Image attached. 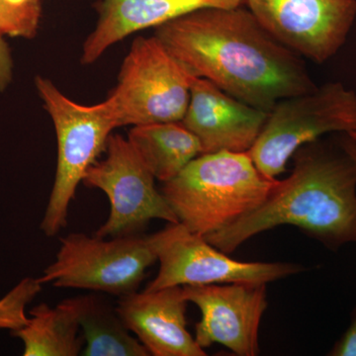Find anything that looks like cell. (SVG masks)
<instances>
[{"instance_id":"1","label":"cell","mask_w":356,"mask_h":356,"mask_svg":"<svg viewBox=\"0 0 356 356\" xmlns=\"http://www.w3.org/2000/svg\"><path fill=\"white\" fill-rule=\"evenodd\" d=\"M154 36L192 76L266 112L317 88L303 58L243 6L192 11L154 28Z\"/></svg>"},{"instance_id":"2","label":"cell","mask_w":356,"mask_h":356,"mask_svg":"<svg viewBox=\"0 0 356 356\" xmlns=\"http://www.w3.org/2000/svg\"><path fill=\"white\" fill-rule=\"evenodd\" d=\"M294 168L268 197L219 231L204 236L226 254L267 229L291 225L327 247L356 243V161L317 140L294 154Z\"/></svg>"},{"instance_id":"3","label":"cell","mask_w":356,"mask_h":356,"mask_svg":"<svg viewBox=\"0 0 356 356\" xmlns=\"http://www.w3.org/2000/svg\"><path fill=\"white\" fill-rule=\"evenodd\" d=\"M276 180L259 172L248 152L221 151L194 159L161 193L178 222L204 236L259 207Z\"/></svg>"},{"instance_id":"4","label":"cell","mask_w":356,"mask_h":356,"mask_svg":"<svg viewBox=\"0 0 356 356\" xmlns=\"http://www.w3.org/2000/svg\"><path fill=\"white\" fill-rule=\"evenodd\" d=\"M35 86L57 134V172L40 225L44 235L54 236L67 226L77 187L119 126L108 98L95 105L79 104L46 77L36 76Z\"/></svg>"},{"instance_id":"5","label":"cell","mask_w":356,"mask_h":356,"mask_svg":"<svg viewBox=\"0 0 356 356\" xmlns=\"http://www.w3.org/2000/svg\"><path fill=\"white\" fill-rule=\"evenodd\" d=\"M156 261V233L114 238L72 233L60 238L55 261L38 280L54 287L121 297L138 291L147 269Z\"/></svg>"},{"instance_id":"6","label":"cell","mask_w":356,"mask_h":356,"mask_svg":"<svg viewBox=\"0 0 356 356\" xmlns=\"http://www.w3.org/2000/svg\"><path fill=\"white\" fill-rule=\"evenodd\" d=\"M332 132H356V93L341 83L276 103L248 154L262 175L276 179L300 147Z\"/></svg>"},{"instance_id":"7","label":"cell","mask_w":356,"mask_h":356,"mask_svg":"<svg viewBox=\"0 0 356 356\" xmlns=\"http://www.w3.org/2000/svg\"><path fill=\"white\" fill-rule=\"evenodd\" d=\"M191 76L154 35L136 38L107 97L119 127L181 121Z\"/></svg>"},{"instance_id":"8","label":"cell","mask_w":356,"mask_h":356,"mask_svg":"<svg viewBox=\"0 0 356 356\" xmlns=\"http://www.w3.org/2000/svg\"><path fill=\"white\" fill-rule=\"evenodd\" d=\"M106 156L95 161L84 175L83 184L104 192L109 199L106 222L95 232L102 238L142 234L152 220L177 224L170 206L154 185L153 173L145 165L128 139L111 134Z\"/></svg>"},{"instance_id":"9","label":"cell","mask_w":356,"mask_h":356,"mask_svg":"<svg viewBox=\"0 0 356 356\" xmlns=\"http://www.w3.org/2000/svg\"><path fill=\"white\" fill-rule=\"evenodd\" d=\"M156 235L159 269L146 291L186 285L266 284L303 270L297 264L235 261L180 222L168 225Z\"/></svg>"},{"instance_id":"10","label":"cell","mask_w":356,"mask_h":356,"mask_svg":"<svg viewBox=\"0 0 356 356\" xmlns=\"http://www.w3.org/2000/svg\"><path fill=\"white\" fill-rule=\"evenodd\" d=\"M274 39L324 64L341 50L356 19V0H245Z\"/></svg>"},{"instance_id":"11","label":"cell","mask_w":356,"mask_h":356,"mask_svg":"<svg viewBox=\"0 0 356 356\" xmlns=\"http://www.w3.org/2000/svg\"><path fill=\"white\" fill-rule=\"evenodd\" d=\"M187 302L200 309L195 339L202 348L218 343L236 355L259 353V331L267 308L266 283L182 286Z\"/></svg>"},{"instance_id":"12","label":"cell","mask_w":356,"mask_h":356,"mask_svg":"<svg viewBox=\"0 0 356 356\" xmlns=\"http://www.w3.org/2000/svg\"><path fill=\"white\" fill-rule=\"evenodd\" d=\"M268 112L225 92L202 77L191 76V97L181 123L200 142L202 154L248 153Z\"/></svg>"},{"instance_id":"13","label":"cell","mask_w":356,"mask_h":356,"mask_svg":"<svg viewBox=\"0 0 356 356\" xmlns=\"http://www.w3.org/2000/svg\"><path fill=\"white\" fill-rule=\"evenodd\" d=\"M182 286L133 292L119 297L117 311L129 331L154 356H205L186 329Z\"/></svg>"},{"instance_id":"14","label":"cell","mask_w":356,"mask_h":356,"mask_svg":"<svg viewBox=\"0 0 356 356\" xmlns=\"http://www.w3.org/2000/svg\"><path fill=\"white\" fill-rule=\"evenodd\" d=\"M245 0H100L99 19L84 42L81 63H95L105 51L133 33L156 28L206 7L234 8Z\"/></svg>"},{"instance_id":"15","label":"cell","mask_w":356,"mask_h":356,"mask_svg":"<svg viewBox=\"0 0 356 356\" xmlns=\"http://www.w3.org/2000/svg\"><path fill=\"white\" fill-rule=\"evenodd\" d=\"M129 143L159 181H170L202 154L197 138L181 121L134 126Z\"/></svg>"},{"instance_id":"16","label":"cell","mask_w":356,"mask_h":356,"mask_svg":"<svg viewBox=\"0 0 356 356\" xmlns=\"http://www.w3.org/2000/svg\"><path fill=\"white\" fill-rule=\"evenodd\" d=\"M83 331L84 356H147L149 351L132 336L116 307L97 294L70 298Z\"/></svg>"},{"instance_id":"17","label":"cell","mask_w":356,"mask_h":356,"mask_svg":"<svg viewBox=\"0 0 356 356\" xmlns=\"http://www.w3.org/2000/svg\"><path fill=\"white\" fill-rule=\"evenodd\" d=\"M31 318L11 332L24 344V356H76L84 348L76 311L70 298L51 307L42 303L30 311Z\"/></svg>"},{"instance_id":"18","label":"cell","mask_w":356,"mask_h":356,"mask_svg":"<svg viewBox=\"0 0 356 356\" xmlns=\"http://www.w3.org/2000/svg\"><path fill=\"white\" fill-rule=\"evenodd\" d=\"M38 278H24L0 299V330L20 329L27 323L26 307L41 292Z\"/></svg>"},{"instance_id":"19","label":"cell","mask_w":356,"mask_h":356,"mask_svg":"<svg viewBox=\"0 0 356 356\" xmlns=\"http://www.w3.org/2000/svg\"><path fill=\"white\" fill-rule=\"evenodd\" d=\"M41 15V0L26 6H14L6 0H0V33L15 38H34Z\"/></svg>"},{"instance_id":"20","label":"cell","mask_w":356,"mask_h":356,"mask_svg":"<svg viewBox=\"0 0 356 356\" xmlns=\"http://www.w3.org/2000/svg\"><path fill=\"white\" fill-rule=\"evenodd\" d=\"M330 355L356 356V308L353 312L350 327L341 339L334 344Z\"/></svg>"},{"instance_id":"21","label":"cell","mask_w":356,"mask_h":356,"mask_svg":"<svg viewBox=\"0 0 356 356\" xmlns=\"http://www.w3.org/2000/svg\"><path fill=\"white\" fill-rule=\"evenodd\" d=\"M0 33V92L6 90L13 79V60L10 49Z\"/></svg>"},{"instance_id":"22","label":"cell","mask_w":356,"mask_h":356,"mask_svg":"<svg viewBox=\"0 0 356 356\" xmlns=\"http://www.w3.org/2000/svg\"><path fill=\"white\" fill-rule=\"evenodd\" d=\"M341 147H343L344 151L350 154L351 158L355 159L356 161V143L355 140L350 139V138L348 136V138H346V140H343V144H341Z\"/></svg>"},{"instance_id":"23","label":"cell","mask_w":356,"mask_h":356,"mask_svg":"<svg viewBox=\"0 0 356 356\" xmlns=\"http://www.w3.org/2000/svg\"><path fill=\"white\" fill-rule=\"evenodd\" d=\"M6 1L14 6H26L37 1V0H6Z\"/></svg>"},{"instance_id":"24","label":"cell","mask_w":356,"mask_h":356,"mask_svg":"<svg viewBox=\"0 0 356 356\" xmlns=\"http://www.w3.org/2000/svg\"><path fill=\"white\" fill-rule=\"evenodd\" d=\"M346 135L348 136V137L350 138V139H353L356 143V132L350 133V134H346Z\"/></svg>"}]
</instances>
